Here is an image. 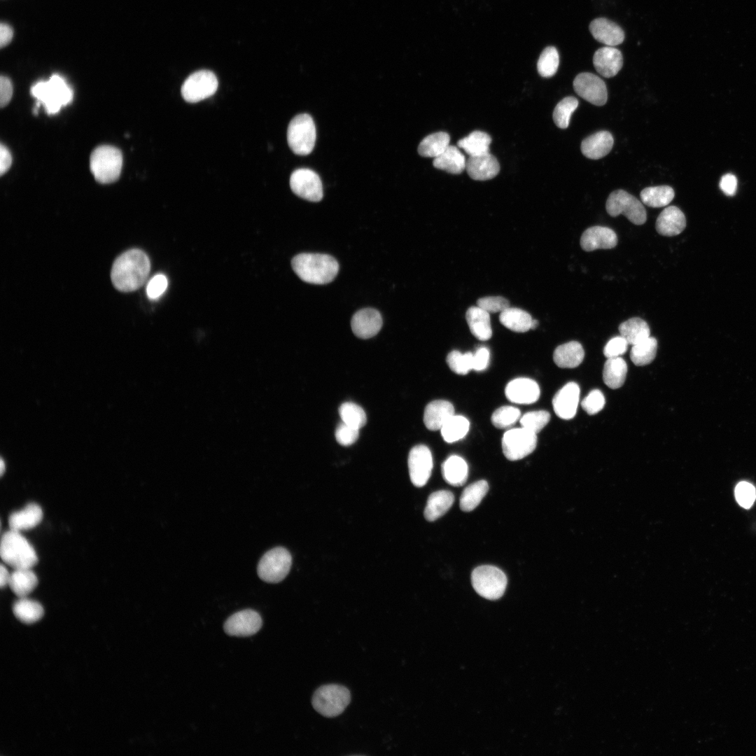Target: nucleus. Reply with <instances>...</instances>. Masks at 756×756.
I'll list each match as a JSON object with an SVG mask.
<instances>
[{
  "label": "nucleus",
  "mask_w": 756,
  "mask_h": 756,
  "mask_svg": "<svg viewBox=\"0 0 756 756\" xmlns=\"http://www.w3.org/2000/svg\"><path fill=\"white\" fill-rule=\"evenodd\" d=\"M150 270L148 255L140 249H130L115 260L111 272V281L120 291H134L145 284Z\"/></svg>",
  "instance_id": "nucleus-1"
},
{
  "label": "nucleus",
  "mask_w": 756,
  "mask_h": 756,
  "mask_svg": "<svg viewBox=\"0 0 756 756\" xmlns=\"http://www.w3.org/2000/svg\"><path fill=\"white\" fill-rule=\"evenodd\" d=\"M291 265L300 279L314 284L331 282L339 270L337 261L328 254L300 253L293 258Z\"/></svg>",
  "instance_id": "nucleus-2"
},
{
  "label": "nucleus",
  "mask_w": 756,
  "mask_h": 756,
  "mask_svg": "<svg viewBox=\"0 0 756 756\" xmlns=\"http://www.w3.org/2000/svg\"><path fill=\"white\" fill-rule=\"evenodd\" d=\"M31 94L37 99L36 106L43 105L49 115L57 113L73 99V91L60 76L52 75L47 81H38L31 88Z\"/></svg>",
  "instance_id": "nucleus-3"
},
{
  "label": "nucleus",
  "mask_w": 756,
  "mask_h": 756,
  "mask_svg": "<svg viewBox=\"0 0 756 756\" xmlns=\"http://www.w3.org/2000/svg\"><path fill=\"white\" fill-rule=\"evenodd\" d=\"M0 554L3 561L15 569L31 568L38 561L36 553L20 531L10 529L1 539Z\"/></svg>",
  "instance_id": "nucleus-4"
},
{
  "label": "nucleus",
  "mask_w": 756,
  "mask_h": 756,
  "mask_svg": "<svg viewBox=\"0 0 756 756\" xmlns=\"http://www.w3.org/2000/svg\"><path fill=\"white\" fill-rule=\"evenodd\" d=\"M90 169L94 178L101 183H111L120 176L122 167L121 151L111 146H101L91 154Z\"/></svg>",
  "instance_id": "nucleus-5"
},
{
  "label": "nucleus",
  "mask_w": 756,
  "mask_h": 756,
  "mask_svg": "<svg viewBox=\"0 0 756 756\" xmlns=\"http://www.w3.org/2000/svg\"><path fill=\"white\" fill-rule=\"evenodd\" d=\"M351 701L349 689L337 684L319 687L312 699L313 708L321 715L332 718L340 715Z\"/></svg>",
  "instance_id": "nucleus-6"
},
{
  "label": "nucleus",
  "mask_w": 756,
  "mask_h": 756,
  "mask_svg": "<svg viewBox=\"0 0 756 756\" xmlns=\"http://www.w3.org/2000/svg\"><path fill=\"white\" fill-rule=\"evenodd\" d=\"M472 585L481 596L496 600L504 594L507 586V577L498 568L489 565L477 567L471 574Z\"/></svg>",
  "instance_id": "nucleus-7"
},
{
  "label": "nucleus",
  "mask_w": 756,
  "mask_h": 756,
  "mask_svg": "<svg viewBox=\"0 0 756 756\" xmlns=\"http://www.w3.org/2000/svg\"><path fill=\"white\" fill-rule=\"evenodd\" d=\"M316 127L311 115L302 113L295 116L287 130V141L292 151L299 155L309 154L315 144Z\"/></svg>",
  "instance_id": "nucleus-8"
},
{
  "label": "nucleus",
  "mask_w": 756,
  "mask_h": 756,
  "mask_svg": "<svg viewBox=\"0 0 756 756\" xmlns=\"http://www.w3.org/2000/svg\"><path fill=\"white\" fill-rule=\"evenodd\" d=\"M291 564L290 552L284 547H275L267 552L260 559L258 575L267 582L277 583L288 575Z\"/></svg>",
  "instance_id": "nucleus-9"
},
{
  "label": "nucleus",
  "mask_w": 756,
  "mask_h": 756,
  "mask_svg": "<svg viewBox=\"0 0 756 756\" xmlns=\"http://www.w3.org/2000/svg\"><path fill=\"white\" fill-rule=\"evenodd\" d=\"M606 209L610 216L615 217L622 214L635 225H643L647 220L643 204L624 190H614L609 195Z\"/></svg>",
  "instance_id": "nucleus-10"
},
{
  "label": "nucleus",
  "mask_w": 756,
  "mask_h": 756,
  "mask_svg": "<svg viewBox=\"0 0 756 756\" xmlns=\"http://www.w3.org/2000/svg\"><path fill=\"white\" fill-rule=\"evenodd\" d=\"M536 435L524 427L508 430L502 438L504 456L510 461H517L529 455L536 447Z\"/></svg>",
  "instance_id": "nucleus-11"
},
{
  "label": "nucleus",
  "mask_w": 756,
  "mask_h": 756,
  "mask_svg": "<svg viewBox=\"0 0 756 756\" xmlns=\"http://www.w3.org/2000/svg\"><path fill=\"white\" fill-rule=\"evenodd\" d=\"M216 75L209 70H200L190 75L183 82L181 93L187 102L196 103L212 96L217 90Z\"/></svg>",
  "instance_id": "nucleus-12"
},
{
  "label": "nucleus",
  "mask_w": 756,
  "mask_h": 756,
  "mask_svg": "<svg viewBox=\"0 0 756 756\" xmlns=\"http://www.w3.org/2000/svg\"><path fill=\"white\" fill-rule=\"evenodd\" d=\"M290 186L295 195L310 202H319L323 195L320 177L309 169L295 170L290 177Z\"/></svg>",
  "instance_id": "nucleus-13"
},
{
  "label": "nucleus",
  "mask_w": 756,
  "mask_h": 756,
  "mask_svg": "<svg viewBox=\"0 0 756 756\" xmlns=\"http://www.w3.org/2000/svg\"><path fill=\"white\" fill-rule=\"evenodd\" d=\"M575 92L582 98L596 106L604 105L608 99L605 82L596 75L583 72L573 80Z\"/></svg>",
  "instance_id": "nucleus-14"
},
{
  "label": "nucleus",
  "mask_w": 756,
  "mask_h": 756,
  "mask_svg": "<svg viewBox=\"0 0 756 756\" xmlns=\"http://www.w3.org/2000/svg\"><path fill=\"white\" fill-rule=\"evenodd\" d=\"M433 465L430 449L424 444L414 447L408 456L409 472L412 484L417 487L424 486L430 477Z\"/></svg>",
  "instance_id": "nucleus-15"
},
{
  "label": "nucleus",
  "mask_w": 756,
  "mask_h": 756,
  "mask_svg": "<svg viewBox=\"0 0 756 756\" xmlns=\"http://www.w3.org/2000/svg\"><path fill=\"white\" fill-rule=\"evenodd\" d=\"M262 621L256 611L251 609L238 611L230 616L224 624L225 633L233 636H250L261 628Z\"/></svg>",
  "instance_id": "nucleus-16"
},
{
  "label": "nucleus",
  "mask_w": 756,
  "mask_h": 756,
  "mask_svg": "<svg viewBox=\"0 0 756 756\" xmlns=\"http://www.w3.org/2000/svg\"><path fill=\"white\" fill-rule=\"evenodd\" d=\"M580 387L575 382H568L554 395L552 400L556 414L563 419H573L577 412Z\"/></svg>",
  "instance_id": "nucleus-17"
},
{
  "label": "nucleus",
  "mask_w": 756,
  "mask_h": 756,
  "mask_svg": "<svg viewBox=\"0 0 756 756\" xmlns=\"http://www.w3.org/2000/svg\"><path fill=\"white\" fill-rule=\"evenodd\" d=\"M351 326L356 336L368 339L376 335L382 326V318L379 311L372 308L358 310L353 316Z\"/></svg>",
  "instance_id": "nucleus-18"
},
{
  "label": "nucleus",
  "mask_w": 756,
  "mask_h": 756,
  "mask_svg": "<svg viewBox=\"0 0 756 756\" xmlns=\"http://www.w3.org/2000/svg\"><path fill=\"white\" fill-rule=\"evenodd\" d=\"M506 398L517 404H531L540 397L538 384L533 379L519 377L510 381L505 389Z\"/></svg>",
  "instance_id": "nucleus-19"
},
{
  "label": "nucleus",
  "mask_w": 756,
  "mask_h": 756,
  "mask_svg": "<svg viewBox=\"0 0 756 756\" xmlns=\"http://www.w3.org/2000/svg\"><path fill=\"white\" fill-rule=\"evenodd\" d=\"M617 244L616 233L608 227H590L582 233L580 238L581 248L585 251L610 249L615 247Z\"/></svg>",
  "instance_id": "nucleus-20"
},
{
  "label": "nucleus",
  "mask_w": 756,
  "mask_h": 756,
  "mask_svg": "<svg viewBox=\"0 0 756 756\" xmlns=\"http://www.w3.org/2000/svg\"><path fill=\"white\" fill-rule=\"evenodd\" d=\"M466 172L469 176L477 181H486L494 178L500 171L497 159L490 153L470 156L466 160Z\"/></svg>",
  "instance_id": "nucleus-21"
},
{
  "label": "nucleus",
  "mask_w": 756,
  "mask_h": 756,
  "mask_svg": "<svg viewBox=\"0 0 756 756\" xmlns=\"http://www.w3.org/2000/svg\"><path fill=\"white\" fill-rule=\"evenodd\" d=\"M593 64L598 73L605 78L617 74L623 64L622 52L613 46L598 49L593 56Z\"/></svg>",
  "instance_id": "nucleus-22"
},
{
  "label": "nucleus",
  "mask_w": 756,
  "mask_h": 756,
  "mask_svg": "<svg viewBox=\"0 0 756 756\" xmlns=\"http://www.w3.org/2000/svg\"><path fill=\"white\" fill-rule=\"evenodd\" d=\"M589 31L598 41L608 46H615L624 41V32L616 23L604 18L592 20Z\"/></svg>",
  "instance_id": "nucleus-23"
},
{
  "label": "nucleus",
  "mask_w": 756,
  "mask_h": 756,
  "mask_svg": "<svg viewBox=\"0 0 756 756\" xmlns=\"http://www.w3.org/2000/svg\"><path fill=\"white\" fill-rule=\"evenodd\" d=\"M686 227V218L683 212L677 206L665 208L657 218V232L663 236L671 237L681 233Z\"/></svg>",
  "instance_id": "nucleus-24"
},
{
  "label": "nucleus",
  "mask_w": 756,
  "mask_h": 756,
  "mask_svg": "<svg viewBox=\"0 0 756 756\" xmlns=\"http://www.w3.org/2000/svg\"><path fill=\"white\" fill-rule=\"evenodd\" d=\"M613 143V137L609 132L599 131L582 140L581 152L589 159L598 160L610 153Z\"/></svg>",
  "instance_id": "nucleus-25"
},
{
  "label": "nucleus",
  "mask_w": 756,
  "mask_h": 756,
  "mask_svg": "<svg viewBox=\"0 0 756 756\" xmlns=\"http://www.w3.org/2000/svg\"><path fill=\"white\" fill-rule=\"evenodd\" d=\"M454 415V407L449 401L436 400L429 402L424 410V422L430 430H440Z\"/></svg>",
  "instance_id": "nucleus-26"
},
{
  "label": "nucleus",
  "mask_w": 756,
  "mask_h": 756,
  "mask_svg": "<svg viewBox=\"0 0 756 756\" xmlns=\"http://www.w3.org/2000/svg\"><path fill=\"white\" fill-rule=\"evenodd\" d=\"M43 519L41 507L36 503H29L20 511L13 512L8 518L10 529L17 531L36 527Z\"/></svg>",
  "instance_id": "nucleus-27"
},
{
  "label": "nucleus",
  "mask_w": 756,
  "mask_h": 756,
  "mask_svg": "<svg viewBox=\"0 0 756 756\" xmlns=\"http://www.w3.org/2000/svg\"><path fill=\"white\" fill-rule=\"evenodd\" d=\"M465 318L471 333L480 341H486L492 336L489 313L478 306L468 308Z\"/></svg>",
  "instance_id": "nucleus-28"
},
{
  "label": "nucleus",
  "mask_w": 756,
  "mask_h": 756,
  "mask_svg": "<svg viewBox=\"0 0 756 756\" xmlns=\"http://www.w3.org/2000/svg\"><path fill=\"white\" fill-rule=\"evenodd\" d=\"M584 351L580 343L571 341L558 346L554 351L553 360L561 368H574L583 360Z\"/></svg>",
  "instance_id": "nucleus-29"
},
{
  "label": "nucleus",
  "mask_w": 756,
  "mask_h": 756,
  "mask_svg": "<svg viewBox=\"0 0 756 756\" xmlns=\"http://www.w3.org/2000/svg\"><path fill=\"white\" fill-rule=\"evenodd\" d=\"M442 474L444 479L450 485L462 486L468 478V464L461 456L451 455L442 464Z\"/></svg>",
  "instance_id": "nucleus-30"
},
{
  "label": "nucleus",
  "mask_w": 756,
  "mask_h": 756,
  "mask_svg": "<svg viewBox=\"0 0 756 756\" xmlns=\"http://www.w3.org/2000/svg\"><path fill=\"white\" fill-rule=\"evenodd\" d=\"M454 501V496L449 491L440 490L432 493L426 503L424 517L429 522L439 519L449 510Z\"/></svg>",
  "instance_id": "nucleus-31"
},
{
  "label": "nucleus",
  "mask_w": 756,
  "mask_h": 756,
  "mask_svg": "<svg viewBox=\"0 0 756 756\" xmlns=\"http://www.w3.org/2000/svg\"><path fill=\"white\" fill-rule=\"evenodd\" d=\"M433 166L454 174H461L466 167V160L458 147L449 145L438 157L434 158Z\"/></svg>",
  "instance_id": "nucleus-32"
},
{
  "label": "nucleus",
  "mask_w": 756,
  "mask_h": 756,
  "mask_svg": "<svg viewBox=\"0 0 756 756\" xmlns=\"http://www.w3.org/2000/svg\"><path fill=\"white\" fill-rule=\"evenodd\" d=\"M36 575L31 568L15 569L10 575L8 586L19 598L27 597L37 586Z\"/></svg>",
  "instance_id": "nucleus-33"
},
{
  "label": "nucleus",
  "mask_w": 756,
  "mask_h": 756,
  "mask_svg": "<svg viewBox=\"0 0 756 756\" xmlns=\"http://www.w3.org/2000/svg\"><path fill=\"white\" fill-rule=\"evenodd\" d=\"M533 319L527 312L510 307L500 312L499 316L502 325L516 332H525L531 330Z\"/></svg>",
  "instance_id": "nucleus-34"
},
{
  "label": "nucleus",
  "mask_w": 756,
  "mask_h": 756,
  "mask_svg": "<svg viewBox=\"0 0 756 756\" xmlns=\"http://www.w3.org/2000/svg\"><path fill=\"white\" fill-rule=\"evenodd\" d=\"M618 330L620 335L632 346L650 337L648 324L638 317L631 318L624 321L619 326Z\"/></svg>",
  "instance_id": "nucleus-35"
},
{
  "label": "nucleus",
  "mask_w": 756,
  "mask_h": 756,
  "mask_svg": "<svg viewBox=\"0 0 756 756\" xmlns=\"http://www.w3.org/2000/svg\"><path fill=\"white\" fill-rule=\"evenodd\" d=\"M627 365L621 357L608 358L603 370L604 383L610 388L621 387L626 379Z\"/></svg>",
  "instance_id": "nucleus-36"
},
{
  "label": "nucleus",
  "mask_w": 756,
  "mask_h": 756,
  "mask_svg": "<svg viewBox=\"0 0 756 756\" xmlns=\"http://www.w3.org/2000/svg\"><path fill=\"white\" fill-rule=\"evenodd\" d=\"M491 142V138L487 133L476 130L458 140L457 146L469 156H475L489 153Z\"/></svg>",
  "instance_id": "nucleus-37"
},
{
  "label": "nucleus",
  "mask_w": 756,
  "mask_h": 756,
  "mask_svg": "<svg viewBox=\"0 0 756 756\" xmlns=\"http://www.w3.org/2000/svg\"><path fill=\"white\" fill-rule=\"evenodd\" d=\"M450 137L447 132H438L426 136L419 144L418 153L426 158H437L449 146Z\"/></svg>",
  "instance_id": "nucleus-38"
},
{
  "label": "nucleus",
  "mask_w": 756,
  "mask_h": 756,
  "mask_svg": "<svg viewBox=\"0 0 756 756\" xmlns=\"http://www.w3.org/2000/svg\"><path fill=\"white\" fill-rule=\"evenodd\" d=\"M674 195L673 189L668 186L648 187L640 193L642 202L653 208L666 206L673 200Z\"/></svg>",
  "instance_id": "nucleus-39"
},
{
  "label": "nucleus",
  "mask_w": 756,
  "mask_h": 756,
  "mask_svg": "<svg viewBox=\"0 0 756 756\" xmlns=\"http://www.w3.org/2000/svg\"><path fill=\"white\" fill-rule=\"evenodd\" d=\"M489 490L485 480H479L466 486L460 498V507L464 512L473 510L480 503Z\"/></svg>",
  "instance_id": "nucleus-40"
},
{
  "label": "nucleus",
  "mask_w": 756,
  "mask_h": 756,
  "mask_svg": "<svg viewBox=\"0 0 756 756\" xmlns=\"http://www.w3.org/2000/svg\"><path fill=\"white\" fill-rule=\"evenodd\" d=\"M13 612L21 622L31 624L42 617L43 608L38 602L23 597L14 603Z\"/></svg>",
  "instance_id": "nucleus-41"
},
{
  "label": "nucleus",
  "mask_w": 756,
  "mask_h": 756,
  "mask_svg": "<svg viewBox=\"0 0 756 756\" xmlns=\"http://www.w3.org/2000/svg\"><path fill=\"white\" fill-rule=\"evenodd\" d=\"M657 349V340L654 337H649L632 346L630 352L631 360L637 366L650 364L656 356Z\"/></svg>",
  "instance_id": "nucleus-42"
},
{
  "label": "nucleus",
  "mask_w": 756,
  "mask_h": 756,
  "mask_svg": "<svg viewBox=\"0 0 756 756\" xmlns=\"http://www.w3.org/2000/svg\"><path fill=\"white\" fill-rule=\"evenodd\" d=\"M470 428L468 420L460 415H453L441 428V435L448 443L456 442L463 438Z\"/></svg>",
  "instance_id": "nucleus-43"
},
{
  "label": "nucleus",
  "mask_w": 756,
  "mask_h": 756,
  "mask_svg": "<svg viewBox=\"0 0 756 756\" xmlns=\"http://www.w3.org/2000/svg\"><path fill=\"white\" fill-rule=\"evenodd\" d=\"M339 414L342 422L357 429L364 426L367 421L363 409L351 402L342 403L339 407Z\"/></svg>",
  "instance_id": "nucleus-44"
},
{
  "label": "nucleus",
  "mask_w": 756,
  "mask_h": 756,
  "mask_svg": "<svg viewBox=\"0 0 756 756\" xmlns=\"http://www.w3.org/2000/svg\"><path fill=\"white\" fill-rule=\"evenodd\" d=\"M578 106V100L574 97L569 96L561 99L554 109L553 120L555 125L561 129L567 128L570 116Z\"/></svg>",
  "instance_id": "nucleus-45"
},
{
  "label": "nucleus",
  "mask_w": 756,
  "mask_h": 756,
  "mask_svg": "<svg viewBox=\"0 0 756 756\" xmlns=\"http://www.w3.org/2000/svg\"><path fill=\"white\" fill-rule=\"evenodd\" d=\"M559 56L557 50L553 46L545 48L541 52L537 63L539 74L542 77L554 76L559 67Z\"/></svg>",
  "instance_id": "nucleus-46"
},
{
  "label": "nucleus",
  "mask_w": 756,
  "mask_h": 756,
  "mask_svg": "<svg viewBox=\"0 0 756 756\" xmlns=\"http://www.w3.org/2000/svg\"><path fill=\"white\" fill-rule=\"evenodd\" d=\"M447 363L454 372L465 375L473 370V353L451 351L447 356Z\"/></svg>",
  "instance_id": "nucleus-47"
},
{
  "label": "nucleus",
  "mask_w": 756,
  "mask_h": 756,
  "mask_svg": "<svg viewBox=\"0 0 756 756\" xmlns=\"http://www.w3.org/2000/svg\"><path fill=\"white\" fill-rule=\"evenodd\" d=\"M521 418L520 410L512 406L498 408L491 415V423L497 428H506L514 424Z\"/></svg>",
  "instance_id": "nucleus-48"
},
{
  "label": "nucleus",
  "mask_w": 756,
  "mask_h": 756,
  "mask_svg": "<svg viewBox=\"0 0 756 756\" xmlns=\"http://www.w3.org/2000/svg\"><path fill=\"white\" fill-rule=\"evenodd\" d=\"M550 414L545 410L532 411L525 413L519 419L522 427L537 434L550 421Z\"/></svg>",
  "instance_id": "nucleus-49"
},
{
  "label": "nucleus",
  "mask_w": 756,
  "mask_h": 756,
  "mask_svg": "<svg viewBox=\"0 0 756 756\" xmlns=\"http://www.w3.org/2000/svg\"><path fill=\"white\" fill-rule=\"evenodd\" d=\"M735 497L736 501L741 507L748 509L752 505L755 500V488L749 482H741L735 488Z\"/></svg>",
  "instance_id": "nucleus-50"
},
{
  "label": "nucleus",
  "mask_w": 756,
  "mask_h": 756,
  "mask_svg": "<svg viewBox=\"0 0 756 756\" xmlns=\"http://www.w3.org/2000/svg\"><path fill=\"white\" fill-rule=\"evenodd\" d=\"M605 405V398L603 393L594 389L583 399L581 402L582 409L589 414L592 415L600 412Z\"/></svg>",
  "instance_id": "nucleus-51"
},
{
  "label": "nucleus",
  "mask_w": 756,
  "mask_h": 756,
  "mask_svg": "<svg viewBox=\"0 0 756 756\" xmlns=\"http://www.w3.org/2000/svg\"><path fill=\"white\" fill-rule=\"evenodd\" d=\"M477 304L489 313H500L510 307L509 301L502 296L481 298L477 301Z\"/></svg>",
  "instance_id": "nucleus-52"
},
{
  "label": "nucleus",
  "mask_w": 756,
  "mask_h": 756,
  "mask_svg": "<svg viewBox=\"0 0 756 756\" xmlns=\"http://www.w3.org/2000/svg\"><path fill=\"white\" fill-rule=\"evenodd\" d=\"M359 429L341 422L335 430V438L339 444L343 446H349L354 444L358 438Z\"/></svg>",
  "instance_id": "nucleus-53"
},
{
  "label": "nucleus",
  "mask_w": 756,
  "mask_h": 756,
  "mask_svg": "<svg viewBox=\"0 0 756 756\" xmlns=\"http://www.w3.org/2000/svg\"><path fill=\"white\" fill-rule=\"evenodd\" d=\"M168 286V281L162 274H158L152 277L146 286V294L149 299L157 300L165 292Z\"/></svg>",
  "instance_id": "nucleus-54"
},
{
  "label": "nucleus",
  "mask_w": 756,
  "mask_h": 756,
  "mask_svg": "<svg viewBox=\"0 0 756 756\" xmlns=\"http://www.w3.org/2000/svg\"><path fill=\"white\" fill-rule=\"evenodd\" d=\"M628 345V342L622 336L614 337L606 344L603 354L608 358L620 357L626 353Z\"/></svg>",
  "instance_id": "nucleus-55"
},
{
  "label": "nucleus",
  "mask_w": 756,
  "mask_h": 756,
  "mask_svg": "<svg viewBox=\"0 0 756 756\" xmlns=\"http://www.w3.org/2000/svg\"><path fill=\"white\" fill-rule=\"evenodd\" d=\"M490 360L489 350L484 346L478 348L473 353V370L477 372L486 370Z\"/></svg>",
  "instance_id": "nucleus-56"
},
{
  "label": "nucleus",
  "mask_w": 756,
  "mask_h": 756,
  "mask_svg": "<svg viewBox=\"0 0 756 756\" xmlns=\"http://www.w3.org/2000/svg\"><path fill=\"white\" fill-rule=\"evenodd\" d=\"M13 95V85L10 79L6 76L0 78V104L1 107L6 106Z\"/></svg>",
  "instance_id": "nucleus-57"
},
{
  "label": "nucleus",
  "mask_w": 756,
  "mask_h": 756,
  "mask_svg": "<svg viewBox=\"0 0 756 756\" xmlns=\"http://www.w3.org/2000/svg\"><path fill=\"white\" fill-rule=\"evenodd\" d=\"M720 187L723 192L727 195L735 194L737 188V179L731 174L724 175L720 182Z\"/></svg>",
  "instance_id": "nucleus-58"
},
{
  "label": "nucleus",
  "mask_w": 756,
  "mask_h": 756,
  "mask_svg": "<svg viewBox=\"0 0 756 756\" xmlns=\"http://www.w3.org/2000/svg\"><path fill=\"white\" fill-rule=\"evenodd\" d=\"M12 163V156L6 146L3 144L0 146V174L3 175L10 168Z\"/></svg>",
  "instance_id": "nucleus-59"
},
{
  "label": "nucleus",
  "mask_w": 756,
  "mask_h": 756,
  "mask_svg": "<svg viewBox=\"0 0 756 756\" xmlns=\"http://www.w3.org/2000/svg\"><path fill=\"white\" fill-rule=\"evenodd\" d=\"M13 31L12 28L7 24L1 23L0 25V46L3 48L7 46L12 40Z\"/></svg>",
  "instance_id": "nucleus-60"
},
{
  "label": "nucleus",
  "mask_w": 756,
  "mask_h": 756,
  "mask_svg": "<svg viewBox=\"0 0 756 756\" xmlns=\"http://www.w3.org/2000/svg\"><path fill=\"white\" fill-rule=\"evenodd\" d=\"M10 575H11V573H10L8 572V569L3 564H1V568H0V585H1V587L3 588L4 587H5L6 585H8L9 580H10Z\"/></svg>",
  "instance_id": "nucleus-61"
},
{
  "label": "nucleus",
  "mask_w": 756,
  "mask_h": 756,
  "mask_svg": "<svg viewBox=\"0 0 756 756\" xmlns=\"http://www.w3.org/2000/svg\"><path fill=\"white\" fill-rule=\"evenodd\" d=\"M0 466H1V468H0L1 475H2L4 474V470H5V465H4V461L2 459L1 461V465Z\"/></svg>",
  "instance_id": "nucleus-62"
},
{
  "label": "nucleus",
  "mask_w": 756,
  "mask_h": 756,
  "mask_svg": "<svg viewBox=\"0 0 756 756\" xmlns=\"http://www.w3.org/2000/svg\"><path fill=\"white\" fill-rule=\"evenodd\" d=\"M538 321L536 320V319H533L532 324H531V329L532 330L535 329L538 326Z\"/></svg>",
  "instance_id": "nucleus-63"
}]
</instances>
